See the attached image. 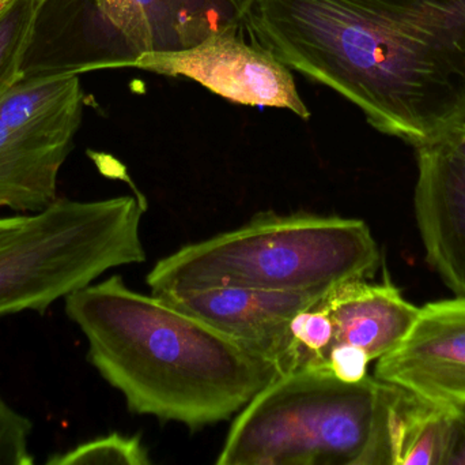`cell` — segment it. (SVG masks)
I'll return each instance as SVG.
<instances>
[{
  "mask_svg": "<svg viewBox=\"0 0 465 465\" xmlns=\"http://www.w3.org/2000/svg\"><path fill=\"white\" fill-rule=\"evenodd\" d=\"M245 27L412 147L465 122V0H254Z\"/></svg>",
  "mask_w": 465,
  "mask_h": 465,
  "instance_id": "6da1fadb",
  "label": "cell"
},
{
  "mask_svg": "<svg viewBox=\"0 0 465 465\" xmlns=\"http://www.w3.org/2000/svg\"><path fill=\"white\" fill-rule=\"evenodd\" d=\"M87 359L131 412L204 428L231 420L281 376L253 349L111 276L64 298Z\"/></svg>",
  "mask_w": 465,
  "mask_h": 465,
  "instance_id": "7a4b0ae2",
  "label": "cell"
},
{
  "mask_svg": "<svg viewBox=\"0 0 465 465\" xmlns=\"http://www.w3.org/2000/svg\"><path fill=\"white\" fill-rule=\"evenodd\" d=\"M380 261L379 245L365 221L264 213L165 257L146 283L154 295L220 287L322 294L346 281L369 280Z\"/></svg>",
  "mask_w": 465,
  "mask_h": 465,
  "instance_id": "3957f363",
  "label": "cell"
},
{
  "mask_svg": "<svg viewBox=\"0 0 465 465\" xmlns=\"http://www.w3.org/2000/svg\"><path fill=\"white\" fill-rule=\"evenodd\" d=\"M254 0H40L22 78L135 67L242 30Z\"/></svg>",
  "mask_w": 465,
  "mask_h": 465,
  "instance_id": "277c9868",
  "label": "cell"
},
{
  "mask_svg": "<svg viewBox=\"0 0 465 465\" xmlns=\"http://www.w3.org/2000/svg\"><path fill=\"white\" fill-rule=\"evenodd\" d=\"M384 382L281 374L235 417L218 465H381Z\"/></svg>",
  "mask_w": 465,
  "mask_h": 465,
  "instance_id": "5b68a950",
  "label": "cell"
},
{
  "mask_svg": "<svg viewBox=\"0 0 465 465\" xmlns=\"http://www.w3.org/2000/svg\"><path fill=\"white\" fill-rule=\"evenodd\" d=\"M136 197L57 198L0 245V317L44 314L104 273L146 261Z\"/></svg>",
  "mask_w": 465,
  "mask_h": 465,
  "instance_id": "8992f818",
  "label": "cell"
},
{
  "mask_svg": "<svg viewBox=\"0 0 465 465\" xmlns=\"http://www.w3.org/2000/svg\"><path fill=\"white\" fill-rule=\"evenodd\" d=\"M135 68L193 79L232 103L311 117L292 68L265 46L245 43L240 30L218 33L184 51L143 55Z\"/></svg>",
  "mask_w": 465,
  "mask_h": 465,
  "instance_id": "52a82bcc",
  "label": "cell"
},
{
  "mask_svg": "<svg viewBox=\"0 0 465 465\" xmlns=\"http://www.w3.org/2000/svg\"><path fill=\"white\" fill-rule=\"evenodd\" d=\"M374 377L440 406H464L465 298L420 308L403 341L377 360Z\"/></svg>",
  "mask_w": 465,
  "mask_h": 465,
  "instance_id": "ba28073f",
  "label": "cell"
},
{
  "mask_svg": "<svg viewBox=\"0 0 465 465\" xmlns=\"http://www.w3.org/2000/svg\"><path fill=\"white\" fill-rule=\"evenodd\" d=\"M414 207L426 261L465 298V161L444 138L417 147Z\"/></svg>",
  "mask_w": 465,
  "mask_h": 465,
  "instance_id": "9c48e42d",
  "label": "cell"
},
{
  "mask_svg": "<svg viewBox=\"0 0 465 465\" xmlns=\"http://www.w3.org/2000/svg\"><path fill=\"white\" fill-rule=\"evenodd\" d=\"M322 294L220 287L157 297L271 360L292 317Z\"/></svg>",
  "mask_w": 465,
  "mask_h": 465,
  "instance_id": "30bf717a",
  "label": "cell"
},
{
  "mask_svg": "<svg viewBox=\"0 0 465 465\" xmlns=\"http://www.w3.org/2000/svg\"><path fill=\"white\" fill-rule=\"evenodd\" d=\"M76 133L0 115V209L33 215L54 204Z\"/></svg>",
  "mask_w": 465,
  "mask_h": 465,
  "instance_id": "8fae6325",
  "label": "cell"
},
{
  "mask_svg": "<svg viewBox=\"0 0 465 465\" xmlns=\"http://www.w3.org/2000/svg\"><path fill=\"white\" fill-rule=\"evenodd\" d=\"M320 303L331 322L325 359L333 349L354 347L362 349L371 362L379 360L403 341L420 316V308L390 281H346L324 292Z\"/></svg>",
  "mask_w": 465,
  "mask_h": 465,
  "instance_id": "7c38bea8",
  "label": "cell"
},
{
  "mask_svg": "<svg viewBox=\"0 0 465 465\" xmlns=\"http://www.w3.org/2000/svg\"><path fill=\"white\" fill-rule=\"evenodd\" d=\"M453 409L384 382L381 465H445Z\"/></svg>",
  "mask_w": 465,
  "mask_h": 465,
  "instance_id": "4fadbf2b",
  "label": "cell"
},
{
  "mask_svg": "<svg viewBox=\"0 0 465 465\" xmlns=\"http://www.w3.org/2000/svg\"><path fill=\"white\" fill-rule=\"evenodd\" d=\"M40 0H10L0 11V97L21 78V66Z\"/></svg>",
  "mask_w": 465,
  "mask_h": 465,
  "instance_id": "5bb4252c",
  "label": "cell"
},
{
  "mask_svg": "<svg viewBox=\"0 0 465 465\" xmlns=\"http://www.w3.org/2000/svg\"><path fill=\"white\" fill-rule=\"evenodd\" d=\"M149 452L142 444L141 437H127L114 433L78 445L70 452L54 455L48 465H149Z\"/></svg>",
  "mask_w": 465,
  "mask_h": 465,
  "instance_id": "9a60e30c",
  "label": "cell"
},
{
  "mask_svg": "<svg viewBox=\"0 0 465 465\" xmlns=\"http://www.w3.org/2000/svg\"><path fill=\"white\" fill-rule=\"evenodd\" d=\"M32 430V420L11 409L0 396V465L35 464L29 450Z\"/></svg>",
  "mask_w": 465,
  "mask_h": 465,
  "instance_id": "2e32d148",
  "label": "cell"
},
{
  "mask_svg": "<svg viewBox=\"0 0 465 465\" xmlns=\"http://www.w3.org/2000/svg\"><path fill=\"white\" fill-rule=\"evenodd\" d=\"M465 465V404L455 407L445 465Z\"/></svg>",
  "mask_w": 465,
  "mask_h": 465,
  "instance_id": "e0dca14e",
  "label": "cell"
},
{
  "mask_svg": "<svg viewBox=\"0 0 465 465\" xmlns=\"http://www.w3.org/2000/svg\"><path fill=\"white\" fill-rule=\"evenodd\" d=\"M30 215L11 216L0 217V245L7 242L14 235L18 234L29 220Z\"/></svg>",
  "mask_w": 465,
  "mask_h": 465,
  "instance_id": "ac0fdd59",
  "label": "cell"
},
{
  "mask_svg": "<svg viewBox=\"0 0 465 465\" xmlns=\"http://www.w3.org/2000/svg\"><path fill=\"white\" fill-rule=\"evenodd\" d=\"M465 161V122L456 126L447 136H442Z\"/></svg>",
  "mask_w": 465,
  "mask_h": 465,
  "instance_id": "d6986e66",
  "label": "cell"
},
{
  "mask_svg": "<svg viewBox=\"0 0 465 465\" xmlns=\"http://www.w3.org/2000/svg\"><path fill=\"white\" fill-rule=\"evenodd\" d=\"M8 3H10V0H0V11H2Z\"/></svg>",
  "mask_w": 465,
  "mask_h": 465,
  "instance_id": "ffe728a7",
  "label": "cell"
}]
</instances>
